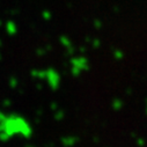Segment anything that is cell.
Returning a JSON list of instances; mask_svg holds the SVG:
<instances>
[{
  "mask_svg": "<svg viewBox=\"0 0 147 147\" xmlns=\"http://www.w3.org/2000/svg\"><path fill=\"white\" fill-rule=\"evenodd\" d=\"M146 111H147V108H146Z\"/></svg>",
  "mask_w": 147,
  "mask_h": 147,
  "instance_id": "cell-1",
  "label": "cell"
}]
</instances>
